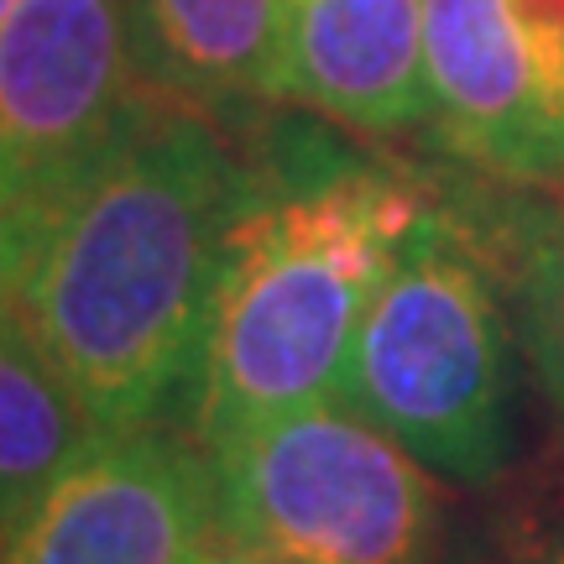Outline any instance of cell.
<instances>
[{
  "label": "cell",
  "instance_id": "obj_10",
  "mask_svg": "<svg viewBox=\"0 0 564 564\" xmlns=\"http://www.w3.org/2000/svg\"><path fill=\"white\" fill-rule=\"evenodd\" d=\"M100 440L89 408L0 314V533Z\"/></svg>",
  "mask_w": 564,
  "mask_h": 564
},
{
  "label": "cell",
  "instance_id": "obj_14",
  "mask_svg": "<svg viewBox=\"0 0 564 564\" xmlns=\"http://www.w3.org/2000/svg\"><path fill=\"white\" fill-rule=\"evenodd\" d=\"M6 204L11 199H6V188H0V251H6Z\"/></svg>",
  "mask_w": 564,
  "mask_h": 564
},
{
  "label": "cell",
  "instance_id": "obj_2",
  "mask_svg": "<svg viewBox=\"0 0 564 564\" xmlns=\"http://www.w3.org/2000/svg\"><path fill=\"white\" fill-rule=\"evenodd\" d=\"M423 215L413 178L314 131H278L262 162L246 158V199L183 403L188 440L209 449L246 423L335 398L366 308Z\"/></svg>",
  "mask_w": 564,
  "mask_h": 564
},
{
  "label": "cell",
  "instance_id": "obj_5",
  "mask_svg": "<svg viewBox=\"0 0 564 564\" xmlns=\"http://www.w3.org/2000/svg\"><path fill=\"white\" fill-rule=\"evenodd\" d=\"M429 131L507 183L564 178V0H423Z\"/></svg>",
  "mask_w": 564,
  "mask_h": 564
},
{
  "label": "cell",
  "instance_id": "obj_15",
  "mask_svg": "<svg viewBox=\"0 0 564 564\" xmlns=\"http://www.w3.org/2000/svg\"><path fill=\"white\" fill-rule=\"evenodd\" d=\"M11 11H17V0H0V21L11 17Z\"/></svg>",
  "mask_w": 564,
  "mask_h": 564
},
{
  "label": "cell",
  "instance_id": "obj_6",
  "mask_svg": "<svg viewBox=\"0 0 564 564\" xmlns=\"http://www.w3.org/2000/svg\"><path fill=\"white\" fill-rule=\"evenodd\" d=\"M131 0H17L0 21V188L21 199L137 121Z\"/></svg>",
  "mask_w": 564,
  "mask_h": 564
},
{
  "label": "cell",
  "instance_id": "obj_7",
  "mask_svg": "<svg viewBox=\"0 0 564 564\" xmlns=\"http://www.w3.org/2000/svg\"><path fill=\"white\" fill-rule=\"evenodd\" d=\"M215 528L209 455L137 429L105 434L68 465L0 533V564H188Z\"/></svg>",
  "mask_w": 564,
  "mask_h": 564
},
{
  "label": "cell",
  "instance_id": "obj_9",
  "mask_svg": "<svg viewBox=\"0 0 564 564\" xmlns=\"http://www.w3.org/2000/svg\"><path fill=\"white\" fill-rule=\"evenodd\" d=\"M141 79L194 110L282 100V0H131Z\"/></svg>",
  "mask_w": 564,
  "mask_h": 564
},
{
  "label": "cell",
  "instance_id": "obj_4",
  "mask_svg": "<svg viewBox=\"0 0 564 564\" xmlns=\"http://www.w3.org/2000/svg\"><path fill=\"white\" fill-rule=\"evenodd\" d=\"M220 533L293 564H429L440 549V486L377 423L340 398L288 408L215 440Z\"/></svg>",
  "mask_w": 564,
  "mask_h": 564
},
{
  "label": "cell",
  "instance_id": "obj_12",
  "mask_svg": "<svg viewBox=\"0 0 564 564\" xmlns=\"http://www.w3.org/2000/svg\"><path fill=\"white\" fill-rule=\"evenodd\" d=\"M470 564H564V518H554L544 528H523L518 539L491 544Z\"/></svg>",
  "mask_w": 564,
  "mask_h": 564
},
{
  "label": "cell",
  "instance_id": "obj_8",
  "mask_svg": "<svg viewBox=\"0 0 564 564\" xmlns=\"http://www.w3.org/2000/svg\"><path fill=\"white\" fill-rule=\"evenodd\" d=\"M282 100L371 141L429 126L423 0H282Z\"/></svg>",
  "mask_w": 564,
  "mask_h": 564
},
{
  "label": "cell",
  "instance_id": "obj_13",
  "mask_svg": "<svg viewBox=\"0 0 564 564\" xmlns=\"http://www.w3.org/2000/svg\"><path fill=\"white\" fill-rule=\"evenodd\" d=\"M188 564H293V560H282V554H267V549L257 544H241V539H230V533H209L199 549H194V560Z\"/></svg>",
  "mask_w": 564,
  "mask_h": 564
},
{
  "label": "cell",
  "instance_id": "obj_11",
  "mask_svg": "<svg viewBox=\"0 0 564 564\" xmlns=\"http://www.w3.org/2000/svg\"><path fill=\"white\" fill-rule=\"evenodd\" d=\"M470 225L502 278L523 356L533 361V377L544 387V403L564 440V209L507 199L502 209Z\"/></svg>",
  "mask_w": 564,
  "mask_h": 564
},
{
  "label": "cell",
  "instance_id": "obj_3",
  "mask_svg": "<svg viewBox=\"0 0 564 564\" xmlns=\"http://www.w3.org/2000/svg\"><path fill=\"white\" fill-rule=\"evenodd\" d=\"M476 225L429 204L371 299L340 398L434 476L491 486L518 455V324Z\"/></svg>",
  "mask_w": 564,
  "mask_h": 564
},
{
  "label": "cell",
  "instance_id": "obj_1",
  "mask_svg": "<svg viewBox=\"0 0 564 564\" xmlns=\"http://www.w3.org/2000/svg\"><path fill=\"white\" fill-rule=\"evenodd\" d=\"M241 199L246 158L152 95L100 158L6 204L0 314L100 434L183 413Z\"/></svg>",
  "mask_w": 564,
  "mask_h": 564
}]
</instances>
